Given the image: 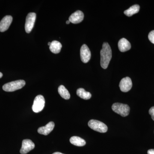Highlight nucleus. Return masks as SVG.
Masks as SVG:
<instances>
[{"mask_svg":"<svg viewBox=\"0 0 154 154\" xmlns=\"http://www.w3.org/2000/svg\"><path fill=\"white\" fill-rule=\"evenodd\" d=\"M112 109L116 113L123 117L128 116L130 110V108L128 105L119 103H114L112 105Z\"/></svg>","mask_w":154,"mask_h":154,"instance_id":"7ed1b4c3","label":"nucleus"},{"mask_svg":"<svg viewBox=\"0 0 154 154\" xmlns=\"http://www.w3.org/2000/svg\"><path fill=\"white\" fill-rule=\"evenodd\" d=\"M35 148V144L32 140L29 139L24 140L22 141V148L20 153L26 154Z\"/></svg>","mask_w":154,"mask_h":154,"instance_id":"0eeeda50","label":"nucleus"},{"mask_svg":"<svg viewBox=\"0 0 154 154\" xmlns=\"http://www.w3.org/2000/svg\"><path fill=\"white\" fill-rule=\"evenodd\" d=\"M148 154H154V149H149L147 152Z\"/></svg>","mask_w":154,"mask_h":154,"instance_id":"412c9836","label":"nucleus"},{"mask_svg":"<svg viewBox=\"0 0 154 154\" xmlns=\"http://www.w3.org/2000/svg\"><path fill=\"white\" fill-rule=\"evenodd\" d=\"M148 38L150 41L154 44V30H152L149 33Z\"/></svg>","mask_w":154,"mask_h":154,"instance_id":"6ab92c4d","label":"nucleus"},{"mask_svg":"<svg viewBox=\"0 0 154 154\" xmlns=\"http://www.w3.org/2000/svg\"><path fill=\"white\" fill-rule=\"evenodd\" d=\"M88 126L91 129L100 133H105L107 131V125L98 120L91 119L88 122Z\"/></svg>","mask_w":154,"mask_h":154,"instance_id":"20e7f679","label":"nucleus"},{"mask_svg":"<svg viewBox=\"0 0 154 154\" xmlns=\"http://www.w3.org/2000/svg\"><path fill=\"white\" fill-rule=\"evenodd\" d=\"M84 18V14L82 11H75L72 14L69 18V21L73 24H78L83 21Z\"/></svg>","mask_w":154,"mask_h":154,"instance_id":"9b49d317","label":"nucleus"},{"mask_svg":"<svg viewBox=\"0 0 154 154\" xmlns=\"http://www.w3.org/2000/svg\"><path fill=\"white\" fill-rule=\"evenodd\" d=\"M62 45L59 42L54 40L51 42L49 49L53 53L58 54L60 52Z\"/></svg>","mask_w":154,"mask_h":154,"instance_id":"4468645a","label":"nucleus"},{"mask_svg":"<svg viewBox=\"0 0 154 154\" xmlns=\"http://www.w3.org/2000/svg\"><path fill=\"white\" fill-rule=\"evenodd\" d=\"M54 127V123L53 122H50L48 123L45 126L39 128L38 129V132L41 134L47 135L52 131Z\"/></svg>","mask_w":154,"mask_h":154,"instance_id":"f8f14e48","label":"nucleus"},{"mask_svg":"<svg viewBox=\"0 0 154 154\" xmlns=\"http://www.w3.org/2000/svg\"><path fill=\"white\" fill-rule=\"evenodd\" d=\"M58 91L60 96L64 99L68 100L70 98L69 93L64 86H60L58 89Z\"/></svg>","mask_w":154,"mask_h":154,"instance_id":"a211bd4d","label":"nucleus"},{"mask_svg":"<svg viewBox=\"0 0 154 154\" xmlns=\"http://www.w3.org/2000/svg\"><path fill=\"white\" fill-rule=\"evenodd\" d=\"M13 21V17L11 16H6L0 22V31L5 32L8 30Z\"/></svg>","mask_w":154,"mask_h":154,"instance_id":"9d476101","label":"nucleus"},{"mask_svg":"<svg viewBox=\"0 0 154 154\" xmlns=\"http://www.w3.org/2000/svg\"><path fill=\"white\" fill-rule=\"evenodd\" d=\"M101 66L102 68L106 69L112 58V50L110 45L107 42H104L102 48L100 51Z\"/></svg>","mask_w":154,"mask_h":154,"instance_id":"f257e3e1","label":"nucleus"},{"mask_svg":"<svg viewBox=\"0 0 154 154\" xmlns=\"http://www.w3.org/2000/svg\"><path fill=\"white\" fill-rule=\"evenodd\" d=\"M140 9L139 5H135L131 6L129 9L124 11V13L128 17H131L133 15L138 13Z\"/></svg>","mask_w":154,"mask_h":154,"instance_id":"f3484780","label":"nucleus"},{"mask_svg":"<svg viewBox=\"0 0 154 154\" xmlns=\"http://www.w3.org/2000/svg\"><path fill=\"white\" fill-rule=\"evenodd\" d=\"M36 19V14L34 13H30L26 17L25 24V30L26 33H30L34 26Z\"/></svg>","mask_w":154,"mask_h":154,"instance_id":"423d86ee","label":"nucleus"},{"mask_svg":"<svg viewBox=\"0 0 154 154\" xmlns=\"http://www.w3.org/2000/svg\"><path fill=\"white\" fill-rule=\"evenodd\" d=\"M149 113L151 116L152 119L154 121V106L151 107L150 109L149 110Z\"/></svg>","mask_w":154,"mask_h":154,"instance_id":"aec40b11","label":"nucleus"},{"mask_svg":"<svg viewBox=\"0 0 154 154\" xmlns=\"http://www.w3.org/2000/svg\"><path fill=\"white\" fill-rule=\"evenodd\" d=\"M70 142L77 146H83L85 145L86 143L85 141L82 138L77 136L72 137L70 139Z\"/></svg>","mask_w":154,"mask_h":154,"instance_id":"2eb2a0df","label":"nucleus"},{"mask_svg":"<svg viewBox=\"0 0 154 154\" xmlns=\"http://www.w3.org/2000/svg\"><path fill=\"white\" fill-rule=\"evenodd\" d=\"M51 44V42H49L48 43V45H49V46H50Z\"/></svg>","mask_w":154,"mask_h":154,"instance_id":"393cba45","label":"nucleus"},{"mask_svg":"<svg viewBox=\"0 0 154 154\" xmlns=\"http://www.w3.org/2000/svg\"><path fill=\"white\" fill-rule=\"evenodd\" d=\"M45 104L44 97L42 95L36 96L33 101L32 110L35 113H39L43 110Z\"/></svg>","mask_w":154,"mask_h":154,"instance_id":"39448f33","label":"nucleus"},{"mask_svg":"<svg viewBox=\"0 0 154 154\" xmlns=\"http://www.w3.org/2000/svg\"><path fill=\"white\" fill-rule=\"evenodd\" d=\"M70 22V21H69V20H68V21H67L66 22V24H69Z\"/></svg>","mask_w":154,"mask_h":154,"instance_id":"b1692460","label":"nucleus"},{"mask_svg":"<svg viewBox=\"0 0 154 154\" xmlns=\"http://www.w3.org/2000/svg\"><path fill=\"white\" fill-rule=\"evenodd\" d=\"M81 60L84 63H87L91 59V52L90 50L86 44L82 46L80 50Z\"/></svg>","mask_w":154,"mask_h":154,"instance_id":"6e6552de","label":"nucleus"},{"mask_svg":"<svg viewBox=\"0 0 154 154\" xmlns=\"http://www.w3.org/2000/svg\"><path fill=\"white\" fill-rule=\"evenodd\" d=\"M25 85V82L24 80H17L5 84L3 86V89L6 92H14L22 89Z\"/></svg>","mask_w":154,"mask_h":154,"instance_id":"f03ea898","label":"nucleus"},{"mask_svg":"<svg viewBox=\"0 0 154 154\" xmlns=\"http://www.w3.org/2000/svg\"><path fill=\"white\" fill-rule=\"evenodd\" d=\"M119 87L120 90L122 92H128L130 91L132 87V83L131 79L128 77L123 78L119 83Z\"/></svg>","mask_w":154,"mask_h":154,"instance_id":"1a4fd4ad","label":"nucleus"},{"mask_svg":"<svg viewBox=\"0 0 154 154\" xmlns=\"http://www.w3.org/2000/svg\"><path fill=\"white\" fill-rule=\"evenodd\" d=\"M64 154L60 152H55L53 154Z\"/></svg>","mask_w":154,"mask_h":154,"instance_id":"4be33fe9","label":"nucleus"},{"mask_svg":"<svg viewBox=\"0 0 154 154\" xmlns=\"http://www.w3.org/2000/svg\"><path fill=\"white\" fill-rule=\"evenodd\" d=\"M3 75V74L2 73V72H0V79H1V78H2V77Z\"/></svg>","mask_w":154,"mask_h":154,"instance_id":"5701e85b","label":"nucleus"},{"mask_svg":"<svg viewBox=\"0 0 154 154\" xmlns=\"http://www.w3.org/2000/svg\"><path fill=\"white\" fill-rule=\"evenodd\" d=\"M77 95L82 99L88 100L91 99L92 95L90 92H87L83 88H80L77 90Z\"/></svg>","mask_w":154,"mask_h":154,"instance_id":"dca6fc26","label":"nucleus"},{"mask_svg":"<svg viewBox=\"0 0 154 154\" xmlns=\"http://www.w3.org/2000/svg\"><path fill=\"white\" fill-rule=\"evenodd\" d=\"M118 47L120 51L124 52L131 49V45L126 38H122L119 41Z\"/></svg>","mask_w":154,"mask_h":154,"instance_id":"ddd939ff","label":"nucleus"}]
</instances>
